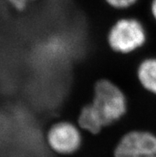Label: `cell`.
Instances as JSON below:
<instances>
[{"mask_svg": "<svg viewBox=\"0 0 156 157\" xmlns=\"http://www.w3.org/2000/svg\"><path fill=\"white\" fill-rule=\"evenodd\" d=\"M91 104L104 127L120 119L127 111L124 94L118 86L106 79L97 82Z\"/></svg>", "mask_w": 156, "mask_h": 157, "instance_id": "obj_1", "label": "cell"}, {"mask_svg": "<svg viewBox=\"0 0 156 157\" xmlns=\"http://www.w3.org/2000/svg\"><path fill=\"white\" fill-rule=\"evenodd\" d=\"M108 41L115 52L130 54L144 45L146 41V30L135 18H121L112 27Z\"/></svg>", "mask_w": 156, "mask_h": 157, "instance_id": "obj_2", "label": "cell"}, {"mask_svg": "<svg viewBox=\"0 0 156 157\" xmlns=\"http://www.w3.org/2000/svg\"><path fill=\"white\" fill-rule=\"evenodd\" d=\"M46 142L50 149L57 155H73L81 146V130L71 122H58L48 130Z\"/></svg>", "mask_w": 156, "mask_h": 157, "instance_id": "obj_3", "label": "cell"}, {"mask_svg": "<svg viewBox=\"0 0 156 157\" xmlns=\"http://www.w3.org/2000/svg\"><path fill=\"white\" fill-rule=\"evenodd\" d=\"M156 155V136L146 131H131L117 144L115 157H135Z\"/></svg>", "mask_w": 156, "mask_h": 157, "instance_id": "obj_4", "label": "cell"}, {"mask_svg": "<svg viewBox=\"0 0 156 157\" xmlns=\"http://www.w3.org/2000/svg\"><path fill=\"white\" fill-rule=\"evenodd\" d=\"M137 75L143 87L156 95V58L143 60L139 66Z\"/></svg>", "mask_w": 156, "mask_h": 157, "instance_id": "obj_5", "label": "cell"}, {"mask_svg": "<svg viewBox=\"0 0 156 157\" xmlns=\"http://www.w3.org/2000/svg\"><path fill=\"white\" fill-rule=\"evenodd\" d=\"M77 126L81 130L92 134H97L104 128L103 123L93 109L92 104H89L81 109L77 121Z\"/></svg>", "mask_w": 156, "mask_h": 157, "instance_id": "obj_6", "label": "cell"}, {"mask_svg": "<svg viewBox=\"0 0 156 157\" xmlns=\"http://www.w3.org/2000/svg\"><path fill=\"white\" fill-rule=\"evenodd\" d=\"M111 7L116 10H125L134 6L138 0H105Z\"/></svg>", "mask_w": 156, "mask_h": 157, "instance_id": "obj_7", "label": "cell"}, {"mask_svg": "<svg viewBox=\"0 0 156 157\" xmlns=\"http://www.w3.org/2000/svg\"><path fill=\"white\" fill-rule=\"evenodd\" d=\"M13 9L18 12H23L26 10L32 3L38 0H5Z\"/></svg>", "mask_w": 156, "mask_h": 157, "instance_id": "obj_8", "label": "cell"}, {"mask_svg": "<svg viewBox=\"0 0 156 157\" xmlns=\"http://www.w3.org/2000/svg\"><path fill=\"white\" fill-rule=\"evenodd\" d=\"M150 12L156 21V0H151L150 2Z\"/></svg>", "mask_w": 156, "mask_h": 157, "instance_id": "obj_9", "label": "cell"}, {"mask_svg": "<svg viewBox=\"0 0 156 157\" xmlns=\"http://www.w3.org/2000/svg\"><path fill=\"white\" fill-rule=\"evenodd\" d=\"M135 157H156V155H144V156H135Z\"/></svg>", "mask_w": 156, "mask_h": 157, "instance_id": "obj_10", "label": "cell"}]
</instances>
